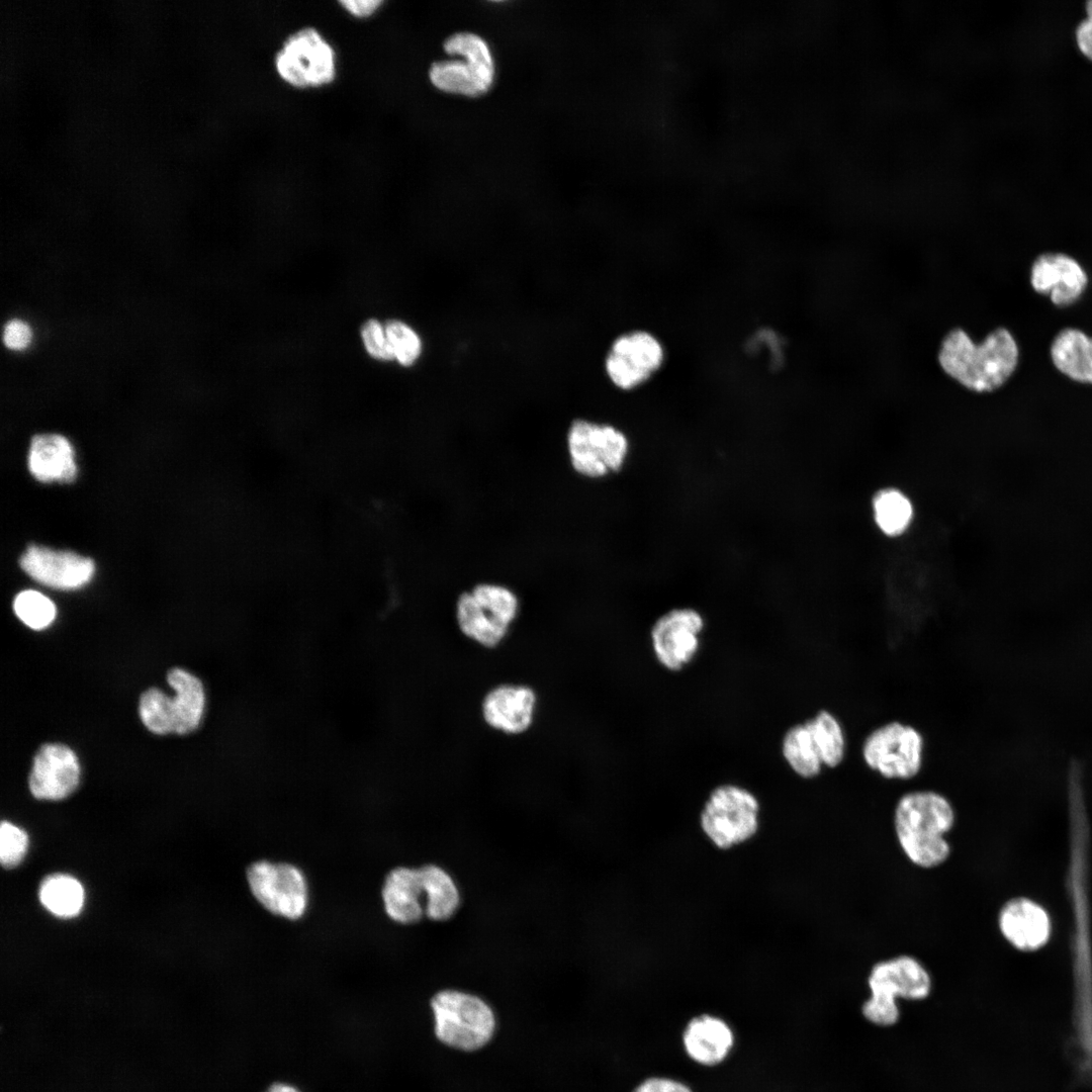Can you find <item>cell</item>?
<instances>
[{
  "label": "cell",
  "instance_id": "obj_6",
  "mask_svg": "<svg viewBox=\"0 0 1092 1092\" xmlns=\"http://www.w3.org/2000/svg\"><path fill=\"white\" fill-rule=\"evenodd\" d=\"M520 610V598L510 585L479 581L457 596L454 618L465 638L481 647L495 648L509 635Z\"/></svg>",
  "mask_w": 1092,
  "mask_h": 1092
},
{
  "label": "cell",
  "instance_id": "obj_7",
  "mask_svg": "<svg viewBox=\"0 0 1092 1092\" xmlns=\"http://www.w3.org/2000/svg\"><path fill=\"white\" fill-rule=\"evenodd\" d=\"M564 441L570 468L587 479L620 472L630 453V441L623 430L584 417L568 423Z\"/></svg>",
  "mask_w": 1092,
  "mask_h": 1092
},
{
  "label": "cell",
  "instance_id": "obj_37",
  "mask_svg": "<svg viewBox=\"0 0 1092 1092\" xmlns=\"http://www.w3.org/2000/svg\"><path fill=\"white\" fill-rule=\"evenodd\" d=\"M260 1092H306L297 1083L286 1079H277L268 1083Z\"/></svg>",
  "mask_w": 1092,
  "mask_h": 1092
},
{
  "label": "cell",
  "instance_id": "obj_8",
  "mask_svg": "<svg viewBox=\"0 0 1092 1092\" xmlns=\"http://www.w3.org/2000/svg\"><path fill=\"white\" fill-rule=\"evenodd\" d=\"M430 1006L435 1035L442 1043L472 1052L484 1046L492 1037L494 1014L479 996L457 989H443L431 998Z\"/></svg>",
  "mask_w": 1092,
  "mask_h": 1092
},
{
  "label": "cell",
  "instance_id": "obj_5",
  "mask_svg": "<svg viewBox=\"0 0 1092 1092\" xmlns=\"http://www.w3.org/2000/svg\"><path fill=\"white\" fill-rule=\"evenodd\" d=\"M705 841L720 852H729L756 839L761 830V803L748 788L725 783L707 795L698 814Z\"/></svg>",
  "mask_w": 1092,
  "mask_h": 1092
},
{
  "label": "cell",
  "instance_id": "obj_22",
  "mask_svg": "<svg viewBox=\"0 0 1092 1092\" xmlns=\"http://www.w3.org/2000/svg\"><path fill=\"white\" fill-rule=\"evenodd\" d=\"M689 1057L704 1066L721 1063L733 1045V1033L721 1018L701 1014L691 1019L682 1034Z\"/></svg>",
  "mask_w": 1092,
  "mask_h": 1092
},
{
  "label": "cell",
  "instance_id": "obj_23",
  "mask_svg": "<svg viewBox=\"0 0 1092 1092\" xmlns=\"http://www.w3.org/2000/svg\"><path fill=\"white\" fill-rule=\"evenodd\" d=\"M425 900V917L433 922L451 920L462 902L457 881L444 867L426 863L419 867Z\"/></svg>",
  "mask_w": 1092,
  "mask_h": 1092
},
{
  "label": "cell",
  "instance_id": "obj_20",
  "mask_svg": "<svg viewBox=\"0 0 1092 1092\" xmlns=\"http://www.w3.org/2000/svg\"><path fill=\"white\" fill-rule=\"evenodd\" d=\"M998 923L1003 936L1019 949H1035L1043 945L1050 936L1048 914L1027 899H1014L1006 903L999 913Z\"/></svg>",
  "mask_w": 1092,
  "mask_h": 1092
},
{
  "label": "cell",
  "instance_id": "obj_1",
  "mask_svg": "<svg viewBox=\"0 0 1092 1092\" xmlns=\"http://www.w3.org/2000/svg\"><path fill=\"white\" fill-rule=\"evenodd\" d=\"M958 819L952 800L928 786L902 792L892 810L893 829L900 849L914 866L931 870L949 858L947 834Z\"/></svg>",
  "mask_w": 1092,
  "mask_h": 1092
},
{
  "label": "cell",
  "instance_id": "obj_24",
  "mask_svg": "<svg viewBox=\"0 0 1092 1092\" xmlns=\"http://www.w3.org/2000/svg\"><path fill=\"white\" fill-rule=\"evenodd\" d=\"M826 770L841 767L849 753V737L841 718L830 708L821 707L804 719Z\"/></svg>",
  "mask_w": 1092,
  "mask_h": 1092
},
{
  "label": "cell",
  "instance_id": "obj_30",
  "mask_svg": "<svg viewBox=\"0 0 1092 1092\" xmlns=\"http://www.w3.org/2000/svg\"><path fill=\"white\" fill-rule=\"evenodd\" d=\"M15 615L29 628L41 630L56 618V606L44 595L27 589L19 593L13 602Z\"/></svg>",
  "mask_w": 1092,
  "mask_h": 1092
},
{
  "label": "cell",
  "instance_id": "obj_16",
  "mask_svg": "<svg viewBox=\"0 0 1092 1092\" xmlns=\"http://www.w3.org/2000/svg\"><path fill=\"white\" fill-rule=\"evenodd\" d=\"M19 564L34 580L60 589H73L86 584L95 570L93 560L88 557L36 545L26 549Z\"/></svg>",
  "mask_w": 1092,
  "mask_h": 1092
},
{
  "label": "cell",
  "instance_id": "obj_26",
  "mask_svg": "<svg viewBox=\"0 0 1092 1092\" xmlns=\"http://www.w3.org/2000/svg\"><path fill=\"white\" fill-rule=\"evenodd\" d=\"M781 754L790 770L803 781H815L826 770L805 720L786 729L781 739Z\"/></svg>",
  "mask_w": 1092,
  "mask_h": 1092
},
{
  "label": "cell",
  "instance_id": "obj_25",
  "mask_svg": "<svg viewBox=\"0 0 1092 1092\" xmlns=\"http://www.w3.org/2000/svg\"><path fill=\"white\" fill-rule=\"evenodd\" d=\"M1051 356L1060 372L1075 381L1092 384V338L1082 331L1073 328L1061 331L1052 343Z\"/></svg>",
  "mask_w": 1092,
  "mask_h": 1092
},
{
  "label": "cell",
  "instance_id": "obj_35",
  "mask_svg": "<svg viewBox=\"0 0 1092 1092\" xmlns=\"http://www.w3.org/2000/svg\"><path fill=\"white\" fill-rule=\"evenodd\" d=\"M633 1092H692V1090L679 1081L654 1077L643 1081Z\"/></svg>",
  "mask_w": 1092,
  "mask_h": 1092
},
{
  "label": "cell",
  "instance_id": "obj_21",
  "mask_svg": "<svg viewBox=\"0 0 1092 1092\" xmlns=\"http://www.w3.org/2000/svg\"><path fill=\"white\" fill-rule=\"evenodd\" d=\"M28 469L42 482H72L77 475L72 445L62 435H35L29 447Z\"/></svg>",
  "mask_w": 1092,
  "mask_h": 1092
},
{
  "label": "cell",
  "instance_id": "obj_29",
  "mask_svg": "<svg viewBox=\"0 0 1092 1092\" xmlns=\"http://www.w3.org/2000/svg\"><path fill=\"white\" fill-rule=\"evenodd\" d=\"M393 362L402 368H412L422 359L425 343L420 332L403 320L392 318L385 323Z\"/></svg>",
  "mask_w": 1092,
  "mask_h": 1092
},
{
  "label": "cell",
  "instance_id": "obj_31",
  "mask_svg": "<svg viewBox=\"0 0 1092 1092\" xmlns=\"http://www.w3.org/2000/svg\"><path fill=\"white\" fill-rule=\"evenodd\" d=\"M28 847V836L18 826L3 821L0 826V860L4 868L11 869L23 859Z\"/></svg>",
  "mask_w": 1092,
  "mask_h": 1092
},
{
  "label": "cell",
  "instance_id": "obj_3",
  "mask_svg": "<svg viewBox=\"0 0 1092 1092\" xmlns=\"http://www.w3.org/2000/svg\"><path fill=\"white\" fill-rule=\"evenodd\" d=\"M869 997L860 1012L875 1027L890 1028L901 1019L899 1000L922 1002L933 988L925 965L911 954H897L875 963L867 977Z\"/></svg>",
  "mask_w": 1092,
  "mask_h": 1092
},
{
  "label": "cell",
  "instance_id": "obj_11",
  "mask_svg": "<svg viewBox=\"0 0 1092 1092\" xmlns=\"http://www.w3.org/2000/svg\"><path fill=\"white\" fill-rule=\"evenodd\" d=\"M276 73L286 84L298 89L331 84L337 75V55L333 46L314 27L291 33L274 58Z\"/></svg>",
  "mask_w": 1092,
  "mask_h": 1092
},
{
  "label": "cell",
  "instance_id": "obj_27",
  "mask_svg": "<svg viewBox=\"0 0 1092 1092\" xmlns=\"http://www.w3.org/2000/svg\"><path fill=\"white\" fill-rule=\"evenodd\" d=\"M872 511L877 528L890 538L904 535L914 520L912 500L904 491L893 486L881 488L874 494Z\"/></svg>",
  "mask_w": 1092,
  "mask_h": 1092
},
{
  "label": "cell",
  "instance_id": "obj_4",
  "mask_svg": "<svg viewBox=\"0 0 1092 1092\" xmlns=\"http://www.w3.org/2000/svg\"><path fill=\"white\" fill-rule=\"evenodd\" d=\"M856 750L870 772L885 782L907 785L923 774L926 737L911 722L889 719L869 730Z\"/></svg>",
  "mask_w": 1092,
  "mask_h": 1092
},
{
  "label": "cell",
  "instance_id": "obj_14",
  "mask_svg": "<svg viewBox=\"0 0 1092 1092\" xmlns=\"http://www.w3.org/2000/svg\"><path fill=\"white\" fill-rule=\"evenodd\" d=\"M704 627L702 614L694 608H673L659 616L650 629L658 663L670 671L682 669L695 658Z\"/></svg>",
  "mask_w": 1092,
  "mask_h": 1092
},
{
  "label": "cell",
  "instance_id": "obj_13",
  "mask_svg": "<svg viewBox=\"0 0 1092 1092\" xmlns=\"http://www.w3.org/2000/svg\"><path fill=\"white\" fill-rule=\"evenodd\" d=\"M249 889L269 913L298 920L308 906V886L303 872L287 862L258 860L246 873Z\"/></svg>",
  "mask_w": 1092,
  "mask_h": 1092
},
{
  "label": "cell",
  "instance_id": "obj_12",
  "mask_svg": "<svg viewBox=\"0 0 1092 1092\" xmlns=\"http://www.w3.org/2000/svg\"><path fill=\"white\" fill-rule=\"evenodd\" d=\"M666 358L661 340L647 330H631L616 336L603 360L607 380L621 391L644 385L662 368Z\"/></svg>",
  "mask_w": 1092,
  "mask_h": 1092
},
{
  "label": "cell",
  "instance_id": "obj_33",
  "mask_svg": "<svg viewBox=\"0 0 1092 1092\" xmlns=\"http://www.w3.org/2000/svg\"><path fill=\"white\" fill-rule=\"evenodd\" d=\"M32 340V331L29 325L21 320L9 321L3 331L4 345L13 351L26 349Z\"/></svg>",
  "mask_w": 1092,
  "mask_h": 1092
},
{
  "label": "cell",
  "instance_id": "obj_2",
  "mask_svg": "<svg viewBox=\"0 0 1092 1092\" xmlns=\"http://www.w3.org/2000/svg\"><path fill=\"white\" fill-rule=\"evenodd\" d=\"M1018 346L1005 328L992 331L975 343L960 328L948 331L940 342L937 359L942 371L964 388L977 393L1001 387L1018 364Z\"/></svg>",
  "mask_w": 1092,
  "mask_h": 1092
},
{
  "label": "cell",
  "instance_id": "obj_28",
  "mask_svg": "<svg viewBox=\"0 0 1092 1092\" xmlns=\"http://www.w3.org/2000/svg\"><path fill=\"white\" fill-rule=\"evenodd\" d=\"M38 897L43 907L54 915L72 918L82 910L85 893L82 884L74 877L56 874L41 882Z\"/></svg>",
  "mask_w": 1092,
  "mask_h": 1092
},
{
  "label": "cell",
  "instance_id": "obj_32",
  "mask_svg": "<svg viewBox=\"0 0 1092 1092\" xmlns=\"http://www.w3.org/2000/svg\"><path fill=\"white\" fill-rule=\"evenodd\" d=\"M360 338L366 353L379 362H393L385 323L376 318L365 321L360 329Z\"/></svg>",
  "mask_w": 1092,
  "mask_h": 1092
},
{
  "label": "cell",
  "instance_id": "obj_18",
  "mask_svg": "<svg viewBox=\"0 0 1092 1092\" xmlns=\"http://www.w3.org/2000/svg\"><path fill=\"white\" fill-rule=\"evenodd\" d=\"M1030 283L1036 292L1050 295L1054 304L1066 306L1081 296L1088 278L1074 258L1063 253H1044L1032 263Z\"/></svg>",
  "mask_w": 1092,
  "mask_h": 1092
},
{
  "label": "cell",
  "instance_id": "obj_15",
  "mask_svg": "<svg viewBox=\"0 0 1092 1092\" xmlns=\"http://www.w3.org/2000/svg\"><path fill=\"white\" fill-rule=\"evenodd\" d=\"M537 694L523 684H500L483 696L480 713L491 729L512 736L526 733L533 725L537 711Z\"/></svg>",
  "mask_w": 1092,
  "mask_h": 1092
},
{
  "label": "cell",
  "instance_id": "obj_9",
  "mask_svg": "<svg viewBox=\"0 0 1092 1092\" xmlns=\"http://www.w3.org/2000/svg\"><path fill=\"white\" fill-rule=\"evenodd\" d=\"M175 696L168 697L151 688L140 698L139 713L144 725L155 734H187L201 723L205 709V693L198 677L182 668H172L167 674Z\"/></svg>",
  "mask_w": 1092,
  "mask_h": 1092
},
{
  "label": "cell",
  "instance_id": "obj_10",
  "mask_svg": "<svg viewBox=\"0 0 1092 1092\" xmlns=\"http://www.w3.org/2000/svg\"><path fill=\"white\" fill-rule=\"evenodd\" d=\"M444 51L459 60L431 65L429 78L438 90L466 97L486 93L494 81V62L487 42L473 32H457L444 42Z\"/></svg>",
  "mask_w": 1092,
  "mask_h": 1092
},
{
  "label": "cell",
  "instance_id": "obj_34",
  "mask_svg": "<svg viewBox=\"0 0 1092 1092\" xmlns=\"http://www.w3.org/2000/svg\"><path fill=\"white\" fill-rule=\"evenodd\" d=\"M1084 5L1085 17L1076 26L1075 40L1080 54L1092 63V0Z\"/></svg>",
  "mask_w": 1092,
  "mask_h": 1092
},
{
  "label": "cell",
  "instance_id": "obj_17",
  "mask_svg": "<svg viewBox=\"0 0 1092 1092\" xmlns=\"http://www.w3.org/2000/svg\"><path fill=\"white\" fill-rule=\"evenodd\" d=\"M80 765L75 752L64 744L47 743L36 752L28 778L36 799L61 800L79 785Z\"/></svg>",
  "mask_w": 1092,
  "mask_h": 1092
},
{
  "label": "cell",
  "instance_id": "obj_36",
  "mask_svg": "<svg viewBox=\"0 0 1092 1092\" xmlns=\"http://www.w3.org/2000/svg\"><path fill=\"white\" fill-rule=\"evenodd\" d=\"M340 5L351 15L358 18H366L378 11L383 4L382 0H343Z\"/></svg>",
  "mask_w": 1092,
  "mask_h": 1092
},
{
  "label": "cell",
  "instance_id": "obj_19",
  "mask_svg": "<svg viewBox=\"0 0 1092 1092\" xmlns=\"http://www.w3.org/2000/svg\"><path fill=\"white\" fill-rule=\"evenodd\" d=\"M381 899L385 914L401 925L418 923L425 917V900L419 868L399 866L385 877Z\"/></svg>",
  "mask_w": 1092,
  "mask_h": 1092
}]
</instances>
